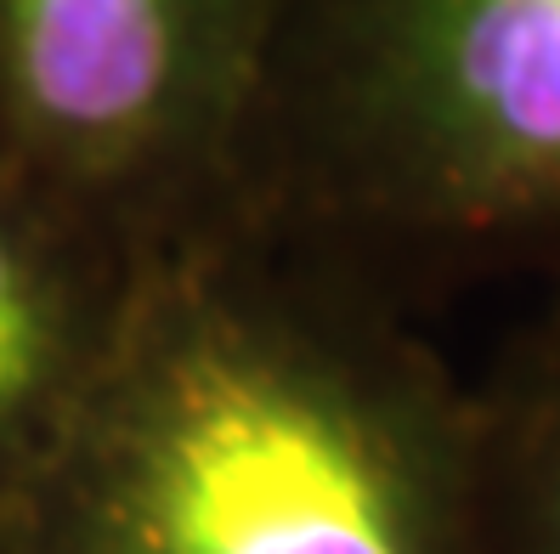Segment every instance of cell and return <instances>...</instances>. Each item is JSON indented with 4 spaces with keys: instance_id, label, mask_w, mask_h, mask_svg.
<instances>
[{
    "instance_id": "6da1fadb",
    "label": "cell",
    "mask_w": 560,
    "mask_h": 554,
    "mask_svg": "<svg viewBox=\"0 0 560 554\" xmlns=\"http://www.w3.org/2000/svg\"><path fill=\"white\" fill-rule=\"evenodd\" d=\"M28 554H481L470 397L369 317L164 288L96 345Z\"/></svg>"
},
{
    "instance_id": "7a4b0ae2",
    "label": "cell",
    "mask_w": 560,
    "mask_h": 554,
    "mask_svg": "<svg viewBox=\"0 0 560 554\" xmlns=\"http://www.w3.org/2000/svg\"><path fill=\"white\" fill-rule=\"evenodd\" d=\"M357 204L419 272H560V0H351Z\"/></svg>"
},
{
    "instance_id": "3957f363",
    "label": "cell",
    "mask_w": 560,
    "mask_h": 554,
    "mask_svg": "<svg viewBox=\"0 0 560 554\" xmlns=\"http://www.w3.org/2000/svg\"><path fill=\"white\" fill-rule=\"evenodd\" d=\"M28 119L62 142H125L176 91L187 0H0Z\"/></svg>"
},
{
    "instance_id": "277c9868",
    "label": "cell",
    "mask_w": 560,
    "mask_h": 554,
    "mask_svg": "<svg viewBox=\"0 0 560 554\" xmlns=\"http://www.w3.org/2000/svg\"><path fill=\"white\" fill-rule=\"evenodd\" d=\"M470 431L481 554H560V295L470 397Z\"/></svg>"
},
{
    "instance_id": "5b68a950",
    "label": "cell",
    "mask_w": 560,
    "mask_h": 554,
    "mask_svg": "<svg viewBox=\"0 0 560 554\" xmlns=\"http://www.w3.org/2000/svg\"><path fill=\"white\" fill-rule=\"evenodd\" d=\"M96 351H80L74 317L46 267L0 226V470L35 475Z\"/></svg>"
}]
</instances>
